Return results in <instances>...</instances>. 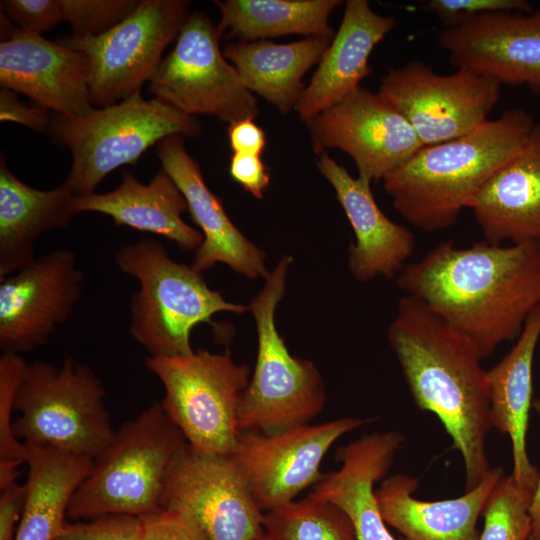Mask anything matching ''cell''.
<instances>
[{
	"instance_id": "cell-1",
	"label": "cell",
	"mask_w": 540,
	"mask_h": 540,
	"mask_svg": "<svg viewBox=\"0 0 540 540\" xmlns=\"http://www.w3.org/2000/svg\"><path fill=\"white\" fill-rule=\"evenodd\" d=\"M397 285L469 337L485 359L516 341L540 304V241L467 248L446 241L407 263Z\"/></svg>"
},
{
	"instance_id": "cell-2",
	"label": "cell",
	"mask_w": 540,
	"mask_h": 540,
	"mask_svg": "<svg viewBox=\"0 0 540 540\" xmlns=\"http://www.w3.org/2000/svg\"><path fill=\"white\" fill-rule=\"evenodd\" d=\"M388 342L416 406L435 414L462 456L465 491L489 471L492 428L487 370L475 343L421 300L406 295L389 325Z\"/></svg>"
},
{
	"instance_id": "cell-3",
	"label": "cell",
	"mask_w": 540,
	"mask_h": 540,
	"mask_svg": "<svg viewBox=\"0 0 540 540\" xmlns=\"http://www.w3.org/2000/svg\"><path fill=\"white\" fill-rule=\"evenodd\" d=\"M535 125L527 111L507 110L466 135L421 147L382 179L383 187L395 210L414 227L447 229L522 149Z\"/></svg>"
},
{
	"instance_id": "cell-4",
	"label": "cell",
	"mask_w": 540,
	"mask_h": 540,
	"mask_svg": "<svg viewBox=\"0 0 540 540\" xmlns=\"http://www.w3.org/2000/svg\"><path fill=\"white\" fill-rule=\"evenodd\" d=\"M115 263L139 282L130 299L129 333L153 357L194 353L190 336L200 323H210L218 312L241 314L249 306L228 302L212 290L201 272L172 260L155 239L122 246Z\"/></svg>"
},
{
	"instance_id": "cell-5",
	"label": "cell",
	"mask_w": 540,
	"mask_h": 540,
	"mask_svg": "<svg viewBox=\"0 0 540 540\" xmlns=\"http://www.w3.org/2000/svg\"><path fill=\"white\" fill-rule=\"evenodd\" d=\"M186 443L161 403L154 402L122 423L111 443L93 459L90 474L72 496L67 519L141 517L158 511L170 463Z\"/></svg>"
},
{
	"instance_id": "cell-6",
	"label": "cell",
	"mask_w": 540,
	"mask_h": 540,
	"mask_svg": "<svg viewBox=\"0 0 540 540\" xmlns=\"http://www.w3.org/2000/svg\"><path fill=\"white\" fill-rule=\"evenodd\" d=\"M291 263V256H282L249 305L258 348L253 376L238 404L239 432L272 434L310 424L325 406V385L318 368L290 354L275 324Z\"/></svg>"
},
{
	"instance_id": "cell-7",
	"label": "cell",
	"mask_w": 540,
	"mask_h": 540,
	"mask_svg": "<svg viewBox=\"0 0 540 540\" xmlns=\"http://www.w3.org/2000/svg\"><path fill=\"white\" fill-rule=\"evenodd\" d=\"M201 126L158 98L136 93L118 103L80 115L54 113L50 130L68 147L72 168L64 183L75 195L93 193L116 168L135 164L155 143L170 135L197 136Z\"/></svg>"
},
{
	"instance_id": "cell-8",
	"label": "cell",
	"mask_w": 540,
	"mask_h": 540,
	"mask_svg": "<svg viewBox=\"0 0 540 540\" xmlns=\"http://www.w3.org/2000/svg\"><path fill=\"white\" fill-rule=\"evenodd\" d=\"M104 398L102 381L87 364L71 356L60 367L35 360L16 395L14 435L23 443L95 458L115 434Z\"/></svg>"
},
{
	"instance_id": "cell-9",
	"label": "cell",
	"mask_w": 540,
	"mask_h": 540,
	"mask_svg": "<svg viewBox=\"0 0 540 540\" xmlns=\"http://www.w3.org/2000/svg\"><path fill=\"white\" fill-rule=\"evenodd\" d=\"M162 383V408L186 441L202 452L231 455L237 441V410L249 383L247 364L231 353L194 351L188 356L145 359Z\"/></svg>"
},
{
	"instance_id": "cell-10",
	"label": "cell",
	"mask_w": 540,
	"mask_h": 540,
	"mask_svg": "<svg viewBox=\"0 0 540 540\" xmlns=\"http://www.w3.org/2000/svg\"><path fill=\"white\" fill-rule=\"evenodd\" d=\"M187 8L188 2L182 0H141L100 35L56 40L88 59L92 105L106 107L140 92L187 20Z\"/></svg>"
},
{
	"instance_id": "cell-11",
	"label": "cell",
	"mask_w": 540,
	"mask_h": 540,
	"mask_svg": "<svg viewBox=\"0 0 540 540\" xmlns=\"http://www.w3.org/2000/svg\"><path fill=\"white\" fill-rule=\"evenodd\" d=\"M218 27L201 12L190 14L173 50L148 81V91L179 111L215 116L229 124L259 114L253 93L219 48Z\"/></svg>"
},
{
	"instance_id": "cell-12",
	"label": "cell",
	"mask_w": 540,
	"mask_h": 540,
	"mask_svg": "<svg viewBox=\"0 0 540 540\" xmlns=\"http://www.w3.org/2000/svg\"><path fill=\"white\" fill-rule=\"evenodd\" d=\"M501 84L467 68L436 74L413 60L391 68L378 93L411 124L424 146L466 135L489 120Z\"/></svg>"
},
{
	"instance_id": "cell-13",
	"label": "cell",
	"mask_w": 540,
	"mask_h": 540,
	"mask_svg": "<svg viewBox=\"0 0 540 540\" xmlns=\"http://www.w3.org/2000/svg\"><path fill=\"white\" fill-rule=\"evenodd\" d=\"M369 420L344 417L277 433L239 432L231 454L262 513L294 501L324 476L321 462L343 435Z\"/></svg>"
},
{
	"instance_id": "cell-14",
	"label": "cell",
	"mask_w": 540,
	"mask_h": 540,
	"mask_svg": "<svg viewBox=\"0 0 540 540\" xmlns=\"http://www.w3.org/2000/svg\"><path fill=\"white\" fill-rule=\"evenodd\" d=\"M161 509L190 513L209 540H253L264 533L263 513L232 456L188 443L170 463Z\"/></svg>"
},
{
	"instance_id": "cell-15",
	"label": "cell",
	"mask_w": 540,
	"mask_h": 540,
	"mask_svg": "<svg viewBox=\"0 0 540 540\" xmlns=\"http://www.w3.org/2000/svg\"><path fill=\"white\" fill-rule=\"evenodd\" d=\"M317 154L334 148L355 162L358 177L382 180L424 145L408 120L378 92L358 86L306 122Z\"/></svg>"
},
{
	"instance_id": "cell-16",
	"label": "cell",
	"mask_w": 540,
	"mask_h": 540,
	"mask_svg": "<svg viewBox=\"0 0 540 540\" xmlns=\"http://www.w3.org/2000/svg\"><path fill=\"white\" fill-rule=\"evenodd\" d=\"M76 255L53 250L0 279V349L20 355L44 345L68 321L81 296Z\"/></svg>"
},
{
	"instance_id": "cell-17",
	"label": "cell",
	"mask_w": 540,
	"mask_h": 540,
	"mask_svg": "<svg viewBox=\"0 0 540 540\" xmlns=\"http://www.w3.org/2000/svg\"><path fill=\"white\" fill-rule=\"evenodd\" d=\"M438 39L457 68L540 92V10L483 14L444 28Z\"/></svg>"
},
{
	"instance_id": "cell-18",
	"label": "cell",
	"mask_w": 540,
	"mask_h": 540,
	"mask_svg": "<svg viewBox=\"0 0 540 540\" xmlns=\"http://www.w3.org/2000/svg\"><path fill=\"white\" fill-rule=\"evenodd\" d=\"M0 42V84L20 92L38 106L61 115L93 109L89 95L88 59L41 34L26 32L4 21Z\"/></svg>"
},
{
	"instance_id": "cell-19",
	"label": "cell",
	"mask_w": 540,
	"mask_h": 540,
	"mask_svg": "<svg viewBox=\"0 0 540 540\" xmlns=\"http://www.w3.org/2000/svg\"><path fill=\"white\" fill-rule=\"evenodd\" d=\"M162 169L183 194L203 242L194 251L191 266L199 272L217 263L248 278L266 277L265 253L230 220L221 200L206 185L198 162L186 151L181 135H170L157 144Z\"/></svg>"
},
{
	"instance_id": "cell-20",
	"label": "cell",
	"mask_w": 540,
	"mask_h": 540,
	"mask_svg": "<svg viewBox=\"0 0 540 540\" xmlns=\"http://www.w3.org/2000/svg\"><path fill=\"white\" fill-rule=\"evenodd\" d=\"M317 167L333 187L355 234L350 246L349 269L361 282L377 276L397 277L413 253L415 237L405 226L390 220L372 194L371 182L353 177L326 152Z\"/></svg>"
},
{
	"instance_id": "cell-21",
	"label": "cell",
	"mask_w": 540,
	"mask_h": 540,
	"mask_svg": "<svg viewBox=\"0 0 540 540\" xmlns=\"http://www.w3.org/2000/svg\"><path fill=\"white\" fill-rule=\"evenodd\" d=\"M500 467L490 468L465 494L446 500L424 501L413 496L418 479L405 474L385 478L375 490L385 523L403 540H479L478 519L504 477Z\"/></svg>"
},
{
	"instance_id": "cell-22",
	"label": "cell",
	"mask_w": 540,
	"mask_h": 540,
	"mask_svg": "<svg viewBox=\"0 0 540 540\" xmlns=\"http://www.w3.org/2000/svg\"><path fill=\"white\" fill-rule=\"evenodd\" d=\"M404 443L397 431L364 435L335 453L340 467L324 474L309 495L329 501L349 517L357 540H397L389 532L375 495Z\"/></svg>"
},
{
	"instance_id": "cell-23",
	"label": "cell",
	"mask_w": 540,
	"mask_h": 540,
	"mask_svg": "<svg viewBox=\"0 0 540 540\" xmlns=\"http://www.w3.org/2000/svg\"><path fill=\"white\" fill-rule=\"evenodd\" d=\"M469 209L485 241H540V123L522 149L484 184Z\"/></svg>"
},
{
	"instance_id": "cell-24",
	"label": "cell",
	"mask_w": 540,
	"mask_h": 540,
	"mask_svg": "<svg viewBox=\"0 0 540 540\" xmlns=\"http://www.w3.org/2000/svg\"><path fill=\"white\" fill-rule=\"evenodd\" d=\"M395 26V17L377 14L367 0L346 2L339 29L297 104L305 123L360 86L372 70L370 54Z\"/></svg>"
},
{
	"instance_id": "cell-25",
	"label": "cell",
	"mask_w": 540,
	"mask_h": 540,
	"mask_svg": "<svg viewBox=\"0 0 540 540\" xmlns=\"http://www.w3.org/2000/svg\"><path fill=\"white\" fill-rule=\"evenodd\" d=\"M540 339V304L528 316L511 350L487 370L492 427L508 435L512 445L511 476L519 489L532 498L540 471L529 459L526 435L532 408V369Z\"/></svg>"
},
{
	"instance_id": "cell-26",
	"label": "cell",
	"mask_w": 540,
	"mask_h": 540,
	"mask_svg": "<svg viewBox=\"0 0 540 540\" xmlns=\"http://www.w3.org/2000/svg\"><path fill=\"white\" fill-rule=\"evenodd\" d=\"M75 203L78 213L109 215L117 226L160 235L183 250L196 251L203 242L201 231L183 220L187 202L163 169L147 185L124 169L117 188L101 194L76 195Z\"/></svg>"
},
{
	"instance_id": "cell-27",
	"label": "cell",
	"mask_w": 540,
	"mask_h": 540,
	"mask_svg": "<svg viewBox=\"0 0 540 540\" xmlns=\"http://www.w3.org/2000/svg\"><path fill=\"white\" fill-rule=\"evenodd\" d=\"M76 195L63 182L51 190L26 185L0 160V279L18 272L34 260L37 239L63 228L79 214Z\"/></svg>"
},
{
	"instance_id": "cell-28",
	"label": "cell",
	"mask_w": 540,
	"mask_h": 540,
	"mask_svg": "<svg viewBox=\"0 0 540 540\" xmlns=\"http://www.w3.org/2000/svg\"><path fill=\"white\" fill-rule=\"evenodd\" d=\"M24 444L26 501L15 540H54L67 520L74 492L92 470L94 458Z\"/></svg>"
},
{
	"instance_id": "cell-29",
	"label": "cell",
	"mask_w": 540,
	"mask_h": 540,
	"mask_svg": "<svg viewBox=\"0 0 540 540\" xmlns=\"http://www.w3.org/2000/svg\"><path fill=\"white\" fill-rule=\"evenodd\" d=\"M331 41L322 37L285 44L239 41L226 45L222 52L250 92L285 114L296 109L305 88L303 76L320 62Z\"/></svg>"
},
{
	"instance_id": "cell-30",
	"label": "cell",
	"mask_w": 540,
	"mask_h": 540,
	"mask_svg": "<svg viewBox=\"0 0 540 540\" xmlns=\"http://www.w3.org/2000/svg\"><path fill=\"white\" fill-rule=\"evenodd\" d=\"M220 10L217 25L242 42L288 34L332 40L335 32L328 19L339 0H227L215 1Z\"/></svg>"
},
{
	"instance_id": "cell-31",
	"label": "cell",
	"mask_w": 540,
	"mask_h": 540,
	"mask_svg": "<svg viewBox=\"0 0 540 540\" xmlns=\"http://www.w3.org/2000/svg\"><path fill=\"white\" fill-rule=\"evenodd\" d=\"M263 529L272 540H357L342 509L309 494L263 513Z\"/></svg>"
},
{
	"instance_id": "cell-32",
	"label": "cell",
	"mask_w": 540,
	"mask_h": 540,
	"mask_svg": "<svg viewBox=\"0 0 540 540\" xmlns=\"http://www.w3.org/2000/svg\"><path fill=\"white\" fill-rule=\"evenodd\" d=\"M530 501L511 475L504 476L483 511L479 540H530Z\"/></svg>"
},
{
	"instance_id": "cell-33",
	"label": "cell",
	"mask_w": 540,
	"mask_h": 540,
	"mask_svg": "<svg viewBox=\"0 0 540 540\" xmlns=\"http://www.w3.org/2000/svg\"><path fill=\"white\" fill-rule=\"evenodd\" d=\"M27 365L18 354L0 356V461L26 462V446L13 432L12 412Z\"/></svg>"
},
{
	"instance_id": "cell-34",
	"label": "cell",
	"mask_w": 540,
	"mask_h": 540,
	"mask_svg": "<svg viewBox=\"0 0 540 540\" xmlns=\"http://www.w3.org/2000/svg\"><path fill=\"white\" fill-rule=\"evenodd\" d=\"M63 21L72 36L95 37L120 22L137 5L135 0H60Z\"/></svg>"
},
{
	"instance_id": "cell-35",
	"label": "cell",
	"mask_w": 540,
	"mask_h": 540,
	"mask_svg": "<svg viewBox=\"0 0 540 540\" xmlns=\"http://www.w3.org/2000/svg\"><path fill=\"white\" fill-rule=\"evenodd\" d=\"M54 540H141V520L124 514L79 521L67 519Z\"/></svg>"
},
{
	"instance_id": "cell-36",
	"label": "cell",
	"mask_w": 540,
	"mask_h": 540,
	"mask_svg": "<svg viewBox=\"0 0 540 540\" xmlns=\"http://www.w3.org/2000/svg\"><path fill=\"white\" fill-rule=\"evenodd\" d=\"M423 6L434 13L445 28L458 26L487 13L533 11L531 4L525 0H429Z\"/></svg>"
},
{
	"instance_id": "cell-37",
	"label": "cell",
	"mask_w": 540,
	"mask_h": 540,
	"mask_svg": "<svg viewBox=\"0 0 540 540\" xmlns=\"http://www.w3.org/2000/svg\"><path fill=\"white\" fill-rule=\"evenodd\" d=\"M140 520L141 540H209L196 519L182 510L159 509Z\"/></svg>"
},
{
	"instance_id": "cell-38",
	"label": "cell",
	"mask_w": 540,
	"mask_h": 540,
	"mask_svg": "<svg viewBox=\"0 0 540 540\" xmlns=\"http://www.w3.org/2000/svg\"><path fill=\"white\" fill-rule=\"evenodd\" d=\"M1 12L19 29L41 34L63 21L60 0H4Z\"/></svg>"
},
{
	"instance_id": "cell-39",
	"label": "cell",
	"mask_w": 540,
	"mask_h": 540,
	"mask_svg": "<svg viewBox=\"0 0 540 540\" xmlns=\"http://www.w3.org/2000/svg\"><path fill=\"white\" fill-rule=\"evenodd\" d=\"M52 116L41 106L28 107L15 92L2 88L0 91V120L22 124L35 132H49Z\"/></svg>"
},
{
	"instance_id": "cell-40",
	"label": "cell",
	"mask_w": 540,
	"mask_h": 540,
	"mask_svg": "<svg viewBox=\"0 0 540 540\" xmlns=\"http://www.w3.org/2000/svg\"><path fill=\"white\" fill-rule=\"evenodd\" d=\"M229 172L245 191L261 199L270 184V173L258 155L234 153Z\"/></svg>"
},
{
	"instance_id": "cell-41",
	"label": "cell",
	"mask_w": 540,
	"mask_h": 540,
	"mask_svg": "<svg viewBox=\"0 0 540 540\" xmlns=\"http://www.w3.org/2000/svg\"><path fill=\"white\" fill-rule=\"evenodd\" d=\"M26 501V486L17 482L0 493V540H15Z\"/></svg>"
},
{
	"instance_id": "cell-42",
	"label": "cell",
	"mask_w": 540,
	"mask_h": 540,
	"mask_svg": "<svg viewBox=\"0 0 540 540\" xmlns=\"http://www.w3.org/2000/svg\"><path fill=\"white\" fill-rule=\"evenodd\" d=\"M229 144L234 153L260 156L266 144L264 131L252 119H243L229 124Z\"/></svg>"
},
{
	"instance_id": "cell-43",
	"label": "cell",
	"mask_w": 540,
	"mask_h": 540,
	"mask_svg": "<svg viewBox=\"0 0 540 540\" xmlns=\"http://www.w3.org/2000/svg\"><path fill=\"white\" fill-rule=\"evenodd\" d=\"M532 408L540 417V398L533 400ZM529 515L531 518L530 540H540V477L530 501Z\"/></svg>"
},
{
	"instance_id": "cell-44",
	"label": "cell",
	"mask_w": 540,
	"mask_h": 540,
	"mask_svg": "<svg viewBox=\"0 0 540 540\" xmlns=\"http://www.w3.org/2000/svg\"><path fill=\"white\" fill-rule=\"evenodd\" d=\"M21 464L16 461H0V490L17 482L21 474L19 471Z\"/></svg>"
},
{
	"instance_id": "cell-45",
	"label": "cell",
	"mask_w": 540,
	"mask_h": 540,
	"mask_svg": "<svg viewBox=\"0 0 540 540\" xmlns=\"http://www.w3.org/2000/svg\"><path fill=\"white\" fill-rule=\"evenodd\" d=\"M253 540H272L265 532Z\"/></svg>"
}]
</instances>
